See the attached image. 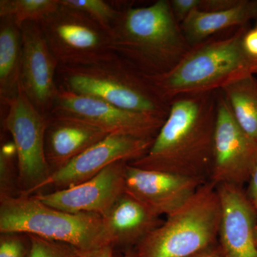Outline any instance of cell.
<instances>
[{"label": "cell", "mask_w": 257, "mask_h": 257, "mask_svg": "<svg viewBox=\"0 0 257 257\" xmlns=\"http://www.w3.org/2000/svg\"><path fill=\"white\" fill-rule=\"evenodd\" d=\"M216 92L179 96L145 156L130 165L207 182L212 164Z\"/></svg>", "instance_id": "cell-1"}, {"label": "cell", "mask_w": 257, "mask_h": 257, "mask_svg": "<svg viewBox=\"0 0 257 257\" xmlns=\"http://www.w3.org/2000/svg\"><path fill=\"white\" fill-rule=\"evenodd\" d=\"M109 30L115 55L147 77L170 72L190 50L170 0L134 8L119 6Z\"/></svg>", "instance_id": "cell-2"}, {"label": "cell", "mask_w": 257, "mask_h": 257, "mask_svg": "<svg viewBox=\"0 0 257 257\" xmlns=\"http://www.w3.org/2000/svg\"><path fill=\"white\" fill-rule=\"evenodd\" d=\"M246 26L221 38H209L191 47L170 72L146 77L167 102L184 95L219 90L243 74L253 73L257 58L243 46Z\"/></svg>", "instance_id": "cell-3"}, {"label": "cell", "mask_w": 257, "mask_h": 257, "mask_svg": "<svg viewBox=\"0 0 257 257\" xmlns=\"http://www.w3.org/2000/svg\"><path fill=\"white\" fill-rule=\"evenodd\" d=\"M59 87L94 96L113 105L167 118L170 104L162 99L146 76L116 56L84 66L59 65Z\"/></svg>", "instance_id": "cell-4"}, {"label": "cell", "mask_w": 257, "mask_h": 257, "mask_svg": "<svg viewBox=\"0 0 257 257\" xmlns=\"http://www.w3.org/2000/svg\"><path fill=\"white\" fill-rule=\"evenodd\" d=\"M221 207L215 186L194 196L133 248L134 257H190L218 244Z\"/></svg>", "instance_id": "cell-5"}, {"label": "cell", "mask_w": 257, "mask_h": 257, "mask_svg": "<svg viewBox=\"0 0 257 257\" xmlns=\"http://www.w3.org/2000/svg\"><path fill=\"white\" fill-rule=\"evenodd\" d=\"M8 232L68 243L83 252L111 244L102 216L55 209L34 195L0 201V233Z\"/></svg>", "instance_id": "cell-6"}, {"label": "cell", "mask_w": 257, "mask_h": 257, "mask_svg": "<svg viewBox=\"0 0 257 257\" xmlns=\"http://www.w3.org/2000/svg\"><path fill=\"white\" fill-rule=\"evenodd\" d=\"M39 25L60 65H90L117 56L109 32L78 10L60 3Z\"/></svg>", "instance_id": "cell-7"}, {"label": "cell", "mask_w": 257, "mask_h": 257, "mask_svg": "<svg viewBox=\"0 0 257 257\" xmlns=\"http://www.w3.org/2000/svg\"><path fill=\"white\" fill-rule=\"evenodd\" d=\"M7 106L3 125L16 149L20 195H33L52 173L45 153L48 116L37 110L21 86Z\"/></svg>", "instance_id": "cell-8"}, {"label": "cell", "mask_w": 257, "mask_h": 257, "mask_svg": "<svg viewBox=\"0 0 257 257\" xmlns=\"http://www.w3.org/2000/svg\"><path fill=\"white\" fill-rule=\"evenodd\" d=\"M60 88L50 114L73 118L111 134L155 139L167 118L137 112Z\"/></svg>", "instance_id": "cell-9"}, {"label": "cell", "mask_w": 257, "mask_h": 257, "mask_svg": "<svg viewBox=\"0 0 257 257\" xmlns=\"http://www.w3.org/2000/svg\"><path fill=\"white\" fill-rule=\"evenodd\" d=\"M217 111L212 164L208 182L215 187L228 184L242 187L248 182L257 157V143L235 119L220 89L216 92Z\"/></svg>", "instance_id": "cell-10"}, {"label": "cell", "mask_w": 257, "mask_h": 257, "mask_svg": "<svg viewBox=\"0 0 257 257\" xmlns=\"http://www.w3.org/2000/svg\"><path fill=\"white\" fill-rule=\"evenodd\" d=\"M154 140L120 134L107 135L68 164L52 172L35 194L47 188L56 190L69 188L92 178L115 162L130 163L138 160L146 155Z\"/></svg>", "instance_id": "cell-11"}, {"label": "cell", "mask_w": 257, "mask_h": 257, "mask_svg": "<svg viewBox=\"0 0 257 257\" xmlns=\"http://www.w3.org/2000/svg\"><path fill=\"white\" fill-rule=\"evenodd\" d=\"M21 32L23 58L20 86L37 110L49 116L60 89L57 82L60 64L51 52L39 23L24 24Z\"/></svg>", "instance_id": "cell-12"}, {"label": "cell", "mask_w": 257, "mask_h": 257, "mask_svg": "<svg viewBox=\"0 0 257 257\" xmlns=\"http://www.w3.org/2000/svg\"><path fill=\"white\" fill-rule=\"evenodd\" d=\"M127 162H117L92 178L69 188L33 194L43 204L69 213L97 214L104 217L124 193Z\"/></svg>", "instance_id": "cell-13"}, {"label": "cell", "mask_w": 257, "mask_h": 257, "mask_svg": "<svg viewBox=\"0 0 257 257\" xmlns=\"http://www.w3.org/2000/svg\"><path fill=\"white\" fill-rule=\"evenodd\" d=\"M207 182L126 164L124 192L145 204L157 215L175 212Z\"/></svg>", "instance_id": "cell-14"}, {"label": "cell", "mask_w": 257, "mask_h": 257, "mask_svg": "<svg viewBox=\"0 0 257 257\" xmlns=\"http://www.w3.org/2000/svg\"><path fill=\"white\" fill-rule=\"evenodd\" d=\"M221 216L218 247L224 257H257L256 214L242 187H216Z\"/></svg>", "instance_id": "cell-15"}, {"label": "cell", "mask_w": 257, "mask_h": 257, "mask_svg": "<svg viewBox=\"0 0 257 257\" xmlns=\"http://www.w3.org/2000/svg\"><path fill=\"white\" fill-rule=\"evenodd\" d=\"M102 130L73 118L50 114L45 133V153L52 172L107 136Z\"/></svg>", "instance_id": "cell-16"}, {"label": "cell", "mask_w": 257, "mask_h": 257, "mask_svg": "<svg viewBox=\"0 0 257 257\" xmlns=\"http://www.w3.org/2000/svg\"><path fill=\"white\" fill-rule=\"evenodd\" d=\"M111 244L115 248L133 249L163 223V219L143 203L124 193L104 216Z\"/></svg>", "instance_id": "cell-17"}, {"label": "cell", "mask_w": 257, "mask_h": 257, "mask_svg": "<svg viewBox=\"0 0 257 257\" xmlns=\"http://www.w3.org/2000/svg\"><path fill=\"white\" fill-rule=\"evenodd\" d=\"M257 16V0H240L225 11L206 13L195 10L181 24V29L191 47L205 41L217 32L246 26Z\"/></svg>", "instance_id": "cell-18"}, {"label": "cell", "mask_w": 257, "mask_h": 257, "mask_svg": "<svg viewBox=\"0 0 257 257\" xmlns=\"http://www.w3.org/2000/svg\"><path fill=\"white\" fill-rule=\"evenodd\" d=\"M22 58L21 29L13 19L0 18V99L5 105L20 90Z\"/></svg>", "instance_id": "cell-19"}, {"label": "cell", "mask_w": 257, "mask_h": 257, "mask_svg": "<svg viewBox=\"0 0 257 257\" xmlns=\"http://www.w3.org/2000/svg\"><path fill=\"white\" fill-rule=\"evenodd\" d=\"M235 119L257 143V78L247 73L230 81L220 89Z\"/></svg>", "instance_id": "cell-20"}, {"label": "cell", "mask_w": 257, "mask_h": 257, "mask_svg": "<svg viewBox=\"0 0 257 257\" xmlns=\"http://www.w3.org/2000/svg\"><path fill=\"white\" fill-rule=\"evenodd\" d=\"M59 5V0H1L0 18L13 19L21 29L28 22L40 23Z\"/></svg>", "instance_id": "cell-21"}, {"label": "cell", "mask_w": 257, "mask_h": 257, "mask_svg": "<svg viewBox=\"0 0 257 257\" xmlns=\"http://www.w3.org/2000/svg\"><path fill=\"white\" fill-rule=\"evenodd\" d=\"M16 149L13 142L2 145L0 150V201L20 196L18 174L15 173Z\"/></svg>", "instance_id": "cell-22"}, {"label": "cell", "mask_w": 257, "mask_h": 257, "mask_svg": "<svg viewBox=\"0 0 257 257\" xmlns=\"http://www.w3.org/2000/svg\"><path fill=\"white\" fill-rule=\"evenodd\" d=\"M60 4L78 10L90 17L108 32L119 15L118 7L103 0H59Z\"/></svg>", "instance_id": "cell-23"}, {"label": "cell", "mask_w": 257, "mask_h": 257, "mask_svg": "<svg viewBox=\"0 0 257 257\" xmlns=\"http://www.w3.org/2000/svg\"><path fill=\"white\" fill-rule=\"evenodd\" d=\"M30 236L32 244L30 257H84L86 253L68 243L42 239L34 235Z\"/></svg>", "instance_id": "cell-24"}, {"label": "cell", "mask_w": 257, "mask_h": 257, "mask_svg": "<svg viewBox=\"0 0 257 257\" xmlns=\"http://www.w3.org/2000/svg\"><path fill=\"white\" fill-rule=\"evenodd\" d=\"M32 247L29 234L8 232L0 235V257H30Z\"/></svg>", "instance_id": "cell-25"}, {"label": "cell", "mask_w": 257, "mask_h": 257, "mask_svg": "<svg viewBox=\"0 0 257 257\" xmlns=\"http://www.w3.org/2000/svg\"><path fill=\"white\" fill-rule=\"evenodd\" d=\"M201 0H170L176 20L181 25L194 10H198Z\"/></svg>", "instance_id": "cell-26"}, {"label": "cell", "mask_w": 257, "mask_h": 257, "mask_svg": "<svg viewBox=\"0 0 257 257\" xmlns=\"http://www.w3.org/2000/svg\"><path fill=\"white\" fill-rule=\"evenodd\" d=\"M239 1L240 0H201L198 10L206 13L225 11L234 8Z\"/></svg>", "instance_id": "cell-27"}, {"label": "cell", "mask_w": 257, "mask_h": 257, "mask_svg": "<svg viewBox=\"0 0 257 257\" xmlns=\"http://www.w3.org/2000/svg\"><path fill=\"white\" fill-rule=\"evenodd\" d=\"M246 194L257 212V157L248 181V188Z\"/></svg>", "instance_id": "cell-28"}, {"label": "cell", "mask_w": 257, "mask_h": 257, "mask_svg": "<svg viewBox=\"0 0 257 257\" xmlns=\"http://www.w3.org/2000/svg\"><path fill=\"white\" fill-rule=\"evenodd\" d=\"M243 46L248 55L257 58V29L246 32L243 39Z\"/></svg>", "instance_id": "cell-29"}, {"label": "cell", "mask_w": 257, "mask_h": 257, "mask_svg": "<svg viewBox=\"0 0 257 257\" xmlns=\"http://www.w3.org/2000/svg\"><path fill=\"white\" fill-rule=\"evenodd\" d=\"M114 247L111 244H106L89 252H86L84 257H116Z\"/></svg>", "instance_id": "cell-30"}, {"label": "cell", "mask_w": 257, "mask_h": 257, "mask_svg": "<svg viewBox=\"0 0 257 257\" xmlns=\"http://www.w3.org/2000/svg\"><path fill=\"white\" fill-rule=\"evenodd\" d=\"M190 257H224L221 254L220 250L218 247V244L213 247L207 248L204 251L196 253Z\"/></svg>", "instance_id": "cell-31"}, {"label": "cell", "mask_w": 257, "mask_h": 257, "mask_svg": "<svg viewBox=\"0 0 257 257\" xmlns=\"http://www.w3.org/2000/svg\"><path fill=\"white\" fill-rule=\"evenodd\" d=\"M122 257H134L133 250H128V251L124 252V256Z\"/></svg>", "instance_id": "cell-32"}, {"label": "cell", "mask_w": 257, "mask_h": 257, "mask_svg": "<svg viewBox=\"0 0 257 257\" xmlns=\"http://www.w3.org/2000/svg\"><path fill=\"white\" fill-rule=\"evenodd\" d=\"M255 236H256V243H257V221L256 224V227H255Z\"/></svg>", "instance_id": "cell-33"}, {"label": "cell", "mask_w": 257, "mask_h": 257, "mask_svg": "<svg viewBox=\"0 0 257 257\" xmlns=\"http://www.w3.org/2000/svg\"><path fill=\"white\" fill-rule=\"evenodd\" d=\"M253 72L254 74H257V65L253 68Z\"/></svg>", "instance_id": "cell-34"}]
</instances>
